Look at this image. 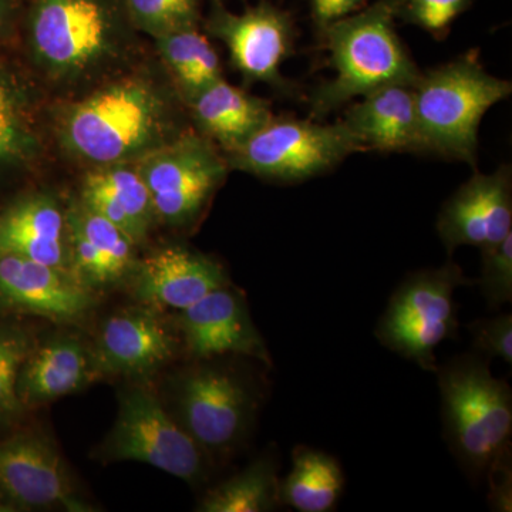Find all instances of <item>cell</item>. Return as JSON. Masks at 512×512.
I'll list each match as a JSON object with an SVG mask.
<instances>
[{
  "mask_svg": "<svg viewBox=\"0 0 512 512\" xmlns=\"http://www.w3.org/2000/svg\"><path fill=\"white\" fill-rule=\"evenodd\" d=\"M18 0H0V42L8 39L15 26Z\"/></svg>",
  "mask_w": 512,
  "mask_h": 512,
  "instance_id": "cell-35",
  "label": "cell"
},
{
  "mask_svg": "<svg viewBox=\"0 0 512 512\" xmlns=\"http://www.w3.org/2000/svg\"><path fill=\"white\" fill-rule=\"evenodd\" d=\"M181 106L173 84L150 72L117 74L64 107L57 140L90 167L137 163L187 131Z\"/></svg>",
  "mask_w": 512,
  "mask_h": 512,
  "instance_id": "cell-1",
  "label": "cell"
},
{
  "mask_svg": "<svg viewBox=\"0 0 512 512\" xmlns=\"http://www.w3.org/2000/svg\"><path fill=\"white\" fill-rule=\"evenodd\" d=\"M444 434L451 453L471 480L511 446L512 390L490 370V360L467 353L437 366Z\"/></svg>",
  "mask_w": 512,
  "mask_h": 512,
  "instance_id": "cell-5",
  "label": "cell"
},
{
  "mask_svg": "<svg viewBox=\"0 0 512 512\" xmlns=\"http://www.w3.org/2000/svg\"><path fill=\"white\" fill-rule=\"evenodd\" d=\"M201 362L178 383L180 423L205 453H228L251 429L258 390L232 367Z\"/></svg>",
  "mask_w": 512,
  "mask_h": 512,
  "instance_id": "cell-10",
  "label": "cell"
},
{
  "mask_svg": "<svg viewBox=\"0 0 512 512\" xmlns=\"http://www.w3.org/2000/svg\"><path fill=\"white\" fill-rule=\"evenodd\" d=\"M42 148L35 94L20 74L0 62V171L35 163Z\"/></svg>",
  "mask_w": 512,
  "mask_h": 512,
  "instance_id": "cell-23",
  "label": "cell"
},
{
  "mask_svg": "<svg viewBox=\"0 0 512 512\" xmlns=\"http://www.w3.org/2000/svg\"><path fill=\"white\" fill-rule=\"evenodd\" d=\"M0 254L70 269L66 211L52 195H25L0 214Z\"/></svg>",
  "mask_w": 512,
  "mask_h": 512,
  "instance_id": "cell-18",
  "label": "cell"
},
{
  "mask_svg": "<svg viewBox=\"0 0 512 512\" xmlns=\"http://www.w3.org/2000/svg\"><path fill=\"white\" fill-rule=\"evenodd\" d=\"M128 19L138 32L160 39L197 28L200 0H124Z\"/></svg>",
  "mask_w": 512,
  "mask_h": 512,
  "instance_id": "cell-28",
  "label": "cell"
},
{
  "mask_svg": "<svg viewBox=\"0 0 512 512\" xmlns=\"http://www.w3.org/2000/svg\"><path fill=\"white\" fill-rule=\"evenodd\" d=\"M476 284L491 309L512 302V234L481 251V275Z\"/></svg>",
  "mask_w": 512,
  "mask_h": 512,
  "instance_id": "cell-30",
  "label": "cell"
},
{
  "mask_svg": "<svg viewBox=\"0 0 512 512\" xmlns=\"http://www.w3.org/2000/svg\"><path fill=\"white\" fill-rule=\"evenodd\" d=\"M399 9L400 0H379L323 30L335 77L312 94L313 117L320 119L389 84H416L421 72L394 26Z\"/></svg>",
  "mask_w": 512,
  "mask_h": 512,
  "instance_id": "cell-3",
  "label": "cell"
},
{
  "mask_svg": "<svg viewBox=\"0 0 512 512\" xmlns=\"http://www.w3.org/2000/svg\"><path fill=\"white\" fill-rule=\"evenodd\" d=\"M353 153L356 141L342 123L276 117L234 153L227 154L229 168L265 180L299 183L328 173Z\"/></svg>",
  "mask_w": 512,
  "mask_h": 512,
  "instance_id": "cell-8",
  "label": "cell"
},
{
  "mask_svg": "<svg viewBox=\"0 0 512 512\" xmlns=\"http://www.w3.org/2000/svg\"><path fill=\"white\" fill-rule=\"evenodd\" d=\"M279 463L265 454L241 473L211 488L202 498V512H265L282 507L279 498Z\"/></svg>",
  "mask_w": 512,
  "mask_h": 512,
  "instance_id": "cell-26",
  "label": "cell"
},
{
  "mask_svg": "<svg viewBox=\"0 0 512 512\" xmlns=\"http://www.w3.org/2000/svg\"><path fill=\"white\" fill-rule=\"evenodd\" d=\"M134 32L124 0H33L26 37L39 73L73 90L116 76L133 55Z\"/></svg>",
  "mask_w": 512,
  "mask_h": 512,
  "instance_id": "cell-2",
  "label": "cell"
},
{
  "mask_svg": "<svg viewBox=\"0 0 512 512\" xmlns=\"http://www.w3.org/2000/svg\"><path fill=\"white\" fill-rule=\"evenodd\" d=\"M158 55L185 106L202 90L224 77L220 56L197 28H188L156 39Z\"/></svg>",
  "mask_w": 512,
  "mask_h": 512,
  "instance_id": "cell-25",
  "label": "cell"
},
{
  "mask_svg": "<svg viewBox=\"0 0 512 512\" xmlns=\"http://www.w3.org/2000/svg\"><path fill=\"white\" fill-rule=\"evenodd\" d=\"M178 325L192 359L247 356L271 365L261 333L249 316L247 303L234 289H215L180 311Z\"/></svg>",
  "mask_w": 512,
  "mask_h": 512,
  "instance_id": "cell-13",
  "label": "cell"
},
{
  "mask_svg": "<svg viewBox=\"0 0 512 512\" xmlns=\"http://www.w3.org/2000/svg\"><path fill=\"white\" fill-rule=\"evenodd\" d=\"M346 478L335 457L318 448L296 446L292 467L279 484L281 504L299 512H330L338 507Z\"/></svg>",
  "mask_w": 512,
  "mask_h": 512,
  "instance_id": "cell-24",
  "label": "cell"
},
{
  "mask_svg": "<svg viewBox=\"0 0 512 512\" xmlns=\"http://www.w3.org/2000/svg\"><path fill=\"white\" fill-rule=\"evenodd\" d=\"M473 349L485 359H501L512 363V315L474 320L467 325Z\"/></svg>",
  "mask_w": 512,
  "mask_h": 512,
  "instance_id": "cell-32",
  "label": "cell"
},
{
  "mask_svg": "<svg viewBox=\"0 0 512 512\" xmlns=\"http://www.w3.org/2000/svg\"><path fill=\"white\" fill-rule=\"evenodd\" d=\"M30 355L29 340L16 330L0 329V423L22 409L18 394L20 369Z\"/></svg>",
  "mask_w": 512,
  "mask_h": 512,
  "instance_id": "cell-29",
  "label": "cell"
},
{
  "mask_svg": "<svg viewBox=\"0 0 512 512\" xmlns=\"http://www.w3.org/2000/svg\"><path fill=\"white\" fill-rule=\"evenodd\" d=\"M93 352L74 339L47 342L30 352L20 369L18 394L22 404L53 402L83 389L96 375Z\"/></svg>",
  "mask_w": 512,
  "mask_h": 512,
  "instance_id": "cell-22",
  "label": "cell"
},
{
  "mask_svg": "<svg viewBox=\"0 0 512 512\" xmlns=\"http://www.w3.org/2000/svg\"><path fill=\"white\" fill-rule=\"evenodd\" d=\"M470 3L471 0H400L403 9L399 13L403 12L410 23L441 39Z\"/></svg>",
  "mask_w": 512,
  "mask_h": 512,
  "instance_id": "cell-31",
  "label": "cell"
},
{
  "mask_svg": "<svg viewBox=\"0 0 512 512\" xmlns=\"http://www.w3.org/2000/svg\"><path fill=\"white\" fill-rule=\"evenodd\" d=\"M413 89L421 151L476 168L481 120L511 96V82L488 73L471 50L420 73Z\"/></svg>",
  "mask_w": 512,
  "mask_h": 512,
  "instance_id": "cell-4",
  "label": "cell"
},
{
  "mask_svg": "<svg viewBox=\"0 0 512 512\" xmlns=\"http://www.w3.org/2000/svg\"><path fill=\"white\" fill-rule=\"evenodd\" d=\"M490 493L488 503L491 510L497 512H511L512 510V458L511 446L505 447L491 461L487 473Z\"/></svg>",
  "mask_w": 512,
  "mask_h": 512,
  "instance_id": "cell-33",
  "label": "cell"
},
{
  "mask_svg": "<svg viewBox=\"0 0 512 512\" xmlns=\"http://www.w3.org/2000/svg\"><path fill=\"white\" fill-rule=\"evenodd\" d=\"M110 461H137L190 484L204 480L207 453L153 393L136 387L120 399L116 424L101 447Z\"/></svg>",
  "mask_w": 512,
  "mask_h": 512,
  "instance_id": "cell-9",
  "label": "cell"
},
{
  "mask_svg": "<svg viewBox=\"0 0 512 512\" xmlns=\"http://www.w3.org/2000/svg\"><path fill=\"white\" fill-rule=\"evenodd\" d=\"M187 109L198 133L210 138L225 156L244 146L275 116L269 101L232 86L224 77L195 96Z\"/></svg>",
  "mask_w": 512,
  "mask_h": 512,
  "instance_id": "cell-21",
  "label": "cell"
},
{
  "mask_svg": "<svg viewBox=\"0 0 512 512\" xmlns=\"http://www.w3.org/2000/svg\"><path fill=\"white\" fill-rule=\"evenodd\" d=\"M67 222L79 229L103 262L110 284L119 281L136 265L133 241L123 229L87 208L82 201L74 202L66 211Z\"/></svg>",
  "mask_w": 512,
  "mask_h": 512,
  "instance_id": "cell-27",
  "label": "cell"
},
{
  "mask_svg": "<svg viewBox=\"0 0 512 512\" xmlns=\"http://www.w3.org/2000/svg\"><path fill=\"white\" fill-rule=\"evenodd\" d=\"M82 202L133 239L146 241L156 222L153 201L136 163L92 167L84 175Z\"/></svg>",
  "mask_w": 512,
  "mask_h": 512,
  "instance_id": "cell-20",
  "label": "cell"
},
{
  "mask_svg": "<svg viewBox=\"0 0 512 512\" xmlns=\"http://www.w3.org/2000/svg\"><path fill=\"white\" fill-rule=\"evenodd\" d=\"M476 284L463 269L448 261L440 268L421 269L403 279L377 323L376 336L384 348L436 372V349L457 336L454 293Z\"/></svg>",
  "mask_w": 512,
  "mask_h": 512,
  "instance_id": "cell-6",
  "label": "cell"
},
{
  "mask_svg": "<svg viewBox=\"0 0 512 512\" xmlns=\"http://www.w3.org/2000/svg\"><path fill=\"white\" fill-rule=\"evenodd\" d=\"M177 339L163 319L148 309H128L104 322L93 357L106 375L144 376L170 362Z\"/></svg>",
  "mask_w": 512,
  "mask_h": 512,
  "instance_id": "cell-17",
  "label": "cell"
},
{
  "mask_svg": "<svg viewBox=\"0 0 512 512\" xmlns=\"http://www.w3.org/2000/svg\"><path fill=\"white\" fill-rule=\"evenodd\" d=\"M229 285L220 262L181 245L158 249L137 264L134 293L150 305L183 311Z\"/></svg>",
  "mask_w": 512,
  "mask_h": 512,
  "instance_id": "cell-16",
  "label": "cell"
},
{
  "mask_svg": "<svg viewBox=\"0 0 512 512\" xmlns=\"http://www.w3.org/2000/svg\"><path fill=\"white\" fill-rule=\"evenodd\" d=\"M156 220L174 228L197 224L227 178V157L198 131L187 130L137 161Z\"/></svg>",
  "mask_w": 512,
  "mask_h": 512,
  "instance_id": "cell-7",
  "label": "cell"
},
{
  "mask_svg": "<svg viewBox=\"0 0 512 512\" xmlns=\"http://www.w3.org/2000/svg\"><path fill=\"white\" fill-rule=\"evenodd\" d=\"M437 232L448 255L464 245L483 251L512 234L510 165L476 173L461 185L441 208Z\"/></svg>",
  "mask_w": 512,
  "mask_h": 512,
  "instance_id": "cell-12",
  "label": "cell"
},
{
  "mask_svg": "<svg viewBox=\"0 0 512 512\" xmlns=\"http://www.w3.org/2000/svg\"><path fill=\"white\" fill-rule=\"evenodd\" d=\"M366 2L367 0H309L312 19L320 33L336 20L362 9Z\"/></svg>",
  "mask_w": 512,
  "mask_h": 512,
  "instance_id": "cell-34",
  "label": "cell"
},
{
  "mask_svg": "<svg viewBox=\"0 0 512 512\" xmlns=\"http://www.w3.org/2000/svg\"><path fill=\"white\" fill-rule=\"evenodd\" d=\"M0 303L49 319L74 320L86 315L96 298L72 271L0 254Z\"/></svg>",
  "mask_w": 512,
  "mask_h": 512,
  "instance_id": "cell-14",
  "label": "cell"
},
{
  "mask_svg": "<svg viewBox=\"0 0 512 512\" xmlns=\"http://www.w3.org/2000/svg\"><path fill=\"white\" fill-rule=\"evenodd\" d=\"M207 30L227 46L232 66L245 82L289 90L281 70L291 56L295 30L284 10L262 2L245 12L232 13L217 2Z\"/></svg>",
  "mask_w": 512,
  "mask_h": 512,
  "instance_id": "cell-11",
  "label": "cell"
},
{
  "mask_svg": "<svg viewBox=\"0 0 512 512\" xmlns=\"http://www.w3.org/2000/svg\"><path fill=\"white\" fill-rule=\"evenodd\" d=\"M413 87L407 84L380 87L346 111L340 123L360 151L420 153Z\"/></svg>",
  "mask_w": 512,
  "mask_h": 512,
  "instance_id": "cell-19",
  "label": "cell"
},
{
  "mask_svg": "<svg viewBox=\"0 0 512 512\" xmlns=\"http://www.w3.org/2000/svg\"><path fill=\"white\" fill-rule=\"evenodd\" d=\"M0 491L25 508L80 507L55 444L39 433H20L0 441Z\"/></svg>",
  "mask_w": 512,
  "mask_h": 512,
  "instance_id": "cell-15",
  "label": "cell"
}]
</instances>
